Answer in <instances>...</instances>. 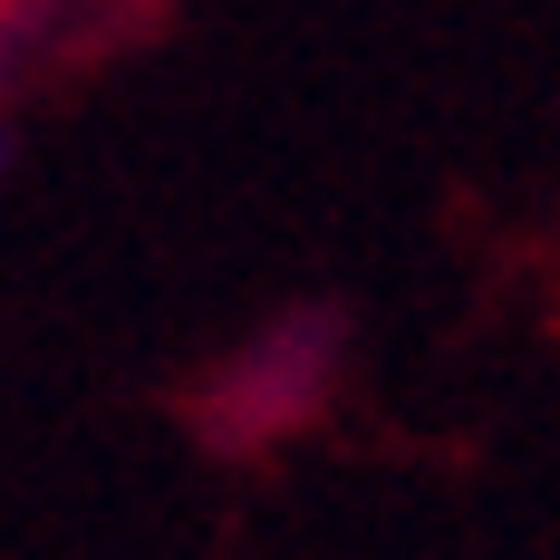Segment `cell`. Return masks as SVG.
<instances>
[{
	"instance_id": "cell-2",
	"label": "cell",
	"mask_w": 560,
	"mask_h": 560,
	"mask_svg": "<svg viewBox=\"0 0 560 560\" xmlns=\"http://www.w3.org/2000/svg\"><path fill=\"white\" fill-rule=\"evenodd\" d=\"M0 10H10V0H0Z\"/></svg>"
},
{
	"instance_id": "cell-1",
	"label": "cell",
	"mask_w": 560,
	"mask_h": 560,
	"mask_svg": "<svg viewBox=\"0 0 560 560\" xmlns=\"http://www.w3.org/2000/svg\"><path fill=\"white\" fill-rule=\"evenodd\" d=\"M0 165H10V126H0Z\"/></svg>"
}]
</instances>
